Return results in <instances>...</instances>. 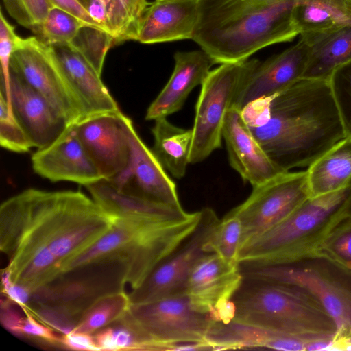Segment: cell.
I'll use <instances>...</instances> for the list:
<instances>
[{
	"instance_id": "7bdbcfd3",
	"label": "cell",
	"mask_w": 351,
	"mask_h": 351,
	"mask_svg": "<svg viewBox=\"0 0 351 351\" xmlns=\"http://www.w3.org/2000/svg\"><path fill=\"white\" fill-rule=\"evenodd\" d=\"M16 305L5 296L1 300L0 319L3 326L14 335L21 337L25 314L23 315L14 306Z\"/></svg>"
},
{
	"instance_id": "9c48e42d",
	"label": "cell",
	"mask_w": 351,
	"mask_h": 351,
	"mask_svg": "<svg viewBox=\"0 0 351 351\" xmlns=\"http://www.w3.org/2000/svg\"><path fill=\"white\" fill-rule=\"evenodd\" d=\"M259 62L247 59L221 64L210 70L201 85L195 106L190 163L202 162L221 147L225 117Z\"/></svg>"
},
{
	"instance_id": "5b68a950",
	"label": "cell",
	"mask_w": 351,
	"mask_h": 351,
	"mask_svg": "<svg viewBox=\"0 0 351 351\" xmlns=\"http://www.w3.org/2000/svg\"><path fill=\"white\" fill-rule=\"evenodd\" d=\"M351 216V182L343 189L308 197L280 223L239 250L241 267L291 263L316 253L330 232Z\"/></svg>"
},
{
	"instance_id": "8d00e7d4",
	"label": "cell",
	"mask_w": 351,
	"mask_h": 351,
	"mask_svg": "<svg viewBox=\"0 0 351 351\" xmlns=\"http://www.w3.org/2000/svg\"><path fill=\"white\" fill-rule=\"evenodd\" d=\"M88 25L99 27L110 34L108 14L102 0H51ZM112 36V35H111Z\"/></svg>"
},
{
	"instance_id": "8fae6325",
	"label": "cell",
	"mask_w": 351,
	"mask_h": 351,
	"mask_svg": "<svg viewBox=\"0 0 351 351\" xmlns=\"http://www.w3.org/2000/svg\"><path fill=\"white\" fill-rule=\"evenodd\" d=\"M310 197L305 171L283 172L255 186L228 214L241 223L240 247L276 226Z\"/></svg>"
},
{
	"instance_id": "d4e9b609",
	"label": "cell",
	"mask_w": 351,
	"mask_h": 351,
	"mask_svg": "<svg viewBox=\"0 0 351 351\" xmlns=\"http://www.w3.org/2000/svg\"><path fill=\"white\" fill-rule=\"evenodd\" d=\"M309 55L302 78L328 80L332 72L351 60V25L300 35Z\"/></svg>"
},
{
	"instance_id": "83f0119b",
	"label": "cell",
	"mask_w": 351,
	"mask_h": 351,
	"mask_svg": "<svg viewBox=\"0 0 351 351\" xmlns=\"http://www.w3.org/2000/svg\"><path fill=\"white\" fill-rule=\"evenodd\" d=\"M293 23L298 35L351 25L348 0H295Z\"/></svg>"
},
{
	"instance_id": "ac0fdd59",
	"label": "cell",
	"mask_w": 351,
	"mask_h": 351,
	"mask_svg": "<svg viewBox=\"0 0 351 351\" xmlns=\"http://www.w3.org/2000/svg\"><path fill=\"white\" fill-rule=\"evenodd\" d=\"M33 170L51 182L69 181L84 186L102 179L79 139L74 123L47 147L32 156Z\"/></svg>"
},
{
	"instance_id": "bcb514c9",
	"label": "cell",
	"mask_w": 351,
	"mask_h": 351,
	"mask_svg": "<svg viewBox=\"0 0 351 351\" xmlns=\"http://www.w3.org/2000/svg\"><path fill=\"white\" fill-rule=\"evenodd\" d=\"M339 350H351V336L339 344Z\"/></svg>"
},
{
	"instance_id": "ab89813d",
	"label": "cell",
	"mask_w": 351,
	"mask_h": 351,
	"mask_svg": "<svg viewBox=\"0 0 351 351\" xmlns=\"http://www.w3.org/2000/svg\"><path fill=\"white\" fill-rule=\"evenodd\" d=\"M23 312L25 317L21 329V337L39 340L49 346L61 348L62 334H57L56 330L39 321L29 309Z\"/></svg>"
},
{
	"instance_id": "f6af8a7d",
	"label": "cell",
	"mask_w": 351,
	"mask_h": 351,
	"mask_svg": "<svg viewBox=\"0 0 351 351\" xmlns=\"http://www.w3.org/2000/svg\"><path fill=\"white\" fill-rule=\"evenodd\" d=\"M61 348L72 350L100 351L93 334L77 332L62 334Z\"/></svg>"
},
{
	"instance_id": "603a6c76",
	"label": "cell",
	"mask_w": 351,
	"mask_h": 351,
	"mask_svg": "<svg viewBox=\"0 0 351 351\" xmlns=\"http://www.w3.org/2000/svg\"><path fill=\"white\" fill-rule=\"evenodd\" d=\"M173 57V73L147 108L146 120L167 118L179 111L192 90L202 84L215 64L203 50L177 51Z\"/></svg>"
},
{
	"instance_id": "7402d4cb",
	"label": "cell",
	"mask_w": 351,
	"mask_h": 351,
	"mask_svg": "<svg viewBox=\"0 0 351 351\" xmlns=\"http://www.w3.org/2000/svg\"><path fill=\"white\" fill-rule=\"evenodd\" d=\"M198 19V0H155L138 25L136 40L154 44L193 39Z\"/></svg>"
},
{
	"instance_id": "30bf717a",
	"label": "cell",
	"mask_w": 351,
	"mask_h": 351,
	"mask_svg": "<svg viewBox=\"0 0 351 351\" xmlns=\"http://www.w3.org/2000/svg\"><path fill=\"white\" fill-rule=\"evenodd\" d=\"M125 315L167 351L190 350L191 344L210 350L206 341L215 321L195 311L185 293L130 304Z\"/></svg>"
},
{
	"instance_id": "ee69618b",
	"label": "cell",
	"mask_w": 351,
	"mask_h": 351,
	"mask_svg": "<svg viewBox=\"0 0 351 351\" xmlns=\"http://www.w3.org/2000/svg\"><path fill=\"white\" fill-rule=\"evenodd\" d=\"M125 11L130 40H136L141 19L149 5L147 0H120Z\"/></svg>"
},
{
	"instance_id": "1f68e13d",
	"label": "cell",
	"mask_w": 351,
	"mask_h": 351,
	"mask_svg": "<svg viewBox=\"0 0 351 351\" xmlns=\"http://www.w3.org/2000/svg\"><path fill=\"white\" fill-rule=\"evenodd\" d=\"M241 236L239 218L228 213L217 223L204 244L206 253H214L232 264H239L237 258Z\"/></svg>"
},
{
	"instance_id": "7a4b0ae2",
	"label": "cell",
	"mask_w": 351,
	"mask_h": 351,
	"mask_svg": "<svg viewBox=\"0 0 351 351\" xmlns=\"http://www.w3.org/2000/svg\"><path fill=\"white\" fill-rule=\"evenodd\" d=\"M242 112L261 146L284 171L308 167L346 138L328 80L302 78Z\"/></svg>"
},
{
	"instance_id": "f35d334b",
	"label": "cell",
	"mask_w": 351,
	"mask_h": 351,
	"mask_svg": "<svg viewBox=\"0 0 351 351\" xmlns=\"http://www.w3.org/2000/svg\"><path fill=\"white\" fill-rule=\"evenodd\" d=\"M20 36L15 32L3 13L0 14V60H1V91L0 93L8 99L9 95L10 60Z\"/></svg>"
},
{
	"instance_id": "ba28073f",
	"label": "cell",
	"mask_w": 351,
	"mask_h": 351,
	"mask_svg": "<svg viewBox=\"0 0 351 351\" xmlns=\"http://www.w3.org/2000/svg\"><path fill=\"white\" fill-rule=\"evenodd\" d=\"M126 268L117 261H101L63 272L32 292L29 310L43 307L63 315L76 326L101 297L124 291Z\"/></svg>"
},
{
	"instance_id": "f546056e",
	"label": "cell",
	"mask_w": 351,
	"mask_h": 351,
	"mask_svg": "<svg viewBox=\"0 0 351 351\" xmlns=\"http://www.w3.org/2000/svg\"><path fill=\"white\" fill-rule=\"evenodd\" d=\"M130 305L129 295L125 291L104 295L83 314L71 332L93 334L121 318Z\"/></svg>"
},
{
	"instance_id": "d6986e66",
	"label": "cell",
	"mask_w": 351,
	"mask_h": 351,
	"mask_svg": "<svg viewBox=\"0 0 351 351\" xmlns=\"http://www.w3.org/2000/svg\"><path fill=\"white\" fill-rule=\"evenodd\" d=\"M229 163L252 187L285 172L268 156L249 128L242 110L233 106L222 129Z\"/></svg>"
},
{
	"instance_id": "e0dca14e",
	"label": "cell",
	"mask_w": 351,
	"mask_h": 351,
	"mask_svg": "<svg viewBox=\"0 0 351 351\" xmlns=\"http://www.w3.org/2000/svg\"><path fill=\"white\" fill-rule=\"evenodd\" d=\"M132 153L126 168L110 180L119 189L152 200L182 206L175 182L137 134L131 131Z\"/></svg>"
},
{
	"instance_id": "44dd1931",
	"label": "cell",
	"mask_w": 351,
	"mask_h": 351,
	"mask_svg": "<svg viewBox=\"0 0 351 351\" xmlns=\"http://www.w3.org/2000/svg\"><path fill=\"white\" fill-rule=\"evenodd\" d=\"M51 47L64 79L80 106L81 119L120 110L116 101L102 82L101 75L77 51L68 44Z\"/></svg>"
},
{
	"instance_id": "4316f807",
	"label": "cell",
	"mask_w": 351,
	"mask_h": 351,
	"mask_svg": "<svg viewBox=\"0 0 351 351\" xmlns=\"http://www.w3.org/2000/svg\"><path fill=\"white\" fill-rule=\"evenodd\" d=\"M154 121L152 129L154 136L152 149L163 167L174 178L181 179L190 163L193 129L177 127L167 118Z\"/></svg>"
},
{
	"instance_id": "4fadbf2b",
	"label": "cell",
	"mask_w": 351,
	"mask_h": 351,
	"mask_svg": "<svg viewBox=\"0 0 351 351\" xmlns=\"http://www.w3.org/2000/svg\"><path fill=\"white\" fill-rule=\"evenodd\" d=\"M194 232L128 294L130 304L149 302L185 293L187 279L197 263L206 254L203 246L220 220L210 208H204Z\"/></svg>"
},
{
	"instance_id": "7dc6e473",
	"label": "cell",
	"mask_w": 351,
	"mask_h": 351,
	"mask_svg": "<svg viewBox=\"0 0 351 351\" xmlns=\"http://www.w3.org/2000/svg\"><path fill=\"white\" fill-rule=\"evenodd\" d=\"M348 1L349 2L350 6H351V0H348Z\"/></svg>"
},
{
	"instance_id": "2e32d148",
	"label": "cell",
	"mask_w": 351,
	"mask_h": 351,
	"mask_svg": "<svg viewBox=\"0 0 351 351\" xmlns=\"http://www.w3.org/2000/svg\"><path fill=\"white\" fill-rule=\"evenodd\" d=\"M309 49L301 38L282 52L259 62L243 84L234 106L243 110L251 104L269 98L302 79Z\"/></svg>"
},
{
	"instance_id": "9a60e30c",
	"label": "cell",
	"mask_w": 351,
	"mask_h": 351,
	"mask_svg": "<svg viewBox=\"0 0 351 351\" xmlns=\"http://www.w3.org/2000/svg\"><path fill=\"white\" fill-rule=\"evenodd\" d=\"M77 135L101 177L112 179L128 166L132 153V120L121 110L82 119Z\"/></svg>"
},
{
	"instance_id": "3957f363",
	"label": "cell",
	"mask_w": 351,
	"mask_h": 351,
	"mask_svg": "<svg viewBox=\"0 0 351 351\" xmlns=\"http://www.w3.org/2000/svg\"><path fill=\"white\" fill-rule=\"evenodd\" d=\"M295 0H198L195 41L214 64L247 60L269 45L298 35Z\"/></svg>"
},
{
	"instance_id": "5bb4252c",
	"label": "cell",
	"mask_w": 351,
	"mask_h": 351,
	"mask_svg": "<svg viewBox=\"0 0 351 351\" xmlns=\"http://www.w3.org/2000/svg\"><path fill=\"white\" fill-rule=\"evenodd\" d=\"M244 278L239 264H232L219 255L208 253L195 265L187 279L184 293L191 307L217 322H231L233 298Z\"/></svg>"
},
{
	"instance_id": "52a82bcc",
	"label": "cell",
	"mask_w": 351,
	"mask_h": 351,
	"mask_svg": "<svg viewBox=\"0 0 351 351\" xmlns=\"http://www.w3.org/2000/svg\"><path fill=\"white\" fill-rule=\"evenodd\" d=\"M241 269L244 280L292 285L311 293L336 324L337 350L351 336V269L318 254L286 264Z\"/></svg>"
},
{
	"instance_id": "d590c367",
	"label": "cell",
	"mask_w": 351,
	"mask_h": 351,
	"mask_svg": "<svg viewBox=\"0 0 351 351\" xmlns=\"http://www.w3.org/2000/svg\"><path fill=\"white\" fill-rule=\"evenodd\" d=\"M315 254L351 269V216L341 221L330 232Z\"/></svg>"
},
{
	"instance_id": "4dcf8cb0",
	"label": "cell",
	"mask_w": 351,
	"mask_h": 351,
	"mask_svg": "<svg viewBox=\"0 0 351 351\" xmlns=\"http://www.w3.org/2000/svg\"><path fill=\"white\" fill-rule=\"evenodd\" d=\"M85 25L88 24L70 12L54 6L43 23L31 30L49 45H67Z\"/></svg>"
},
{
	"instance_id": "b9f144b4",
	"label": "cell",
	"mask_w": 351,
	"mask_h": 351,
	"mask_svg": "<svg viewBox=\"0 0 351 351\" xmlns=\"http://www.w3.org/2000/svg\"><path fill=\"white\" fill-rule=\"evenodd\" d=\"M1 293L23 311L29 309L32 291L27 287L16 283L10 278V273L4 268L1 270Z\"/></svg>"
},
{
	"instance_id": "f1b7e54d",
	"label": "cell",
	"mask_w": 351,
	"mask_h": 351,
	"mask_svg": "<svg viewBox=\"0 0 351 351\" xmlns=\"http://www.w3.org/2000/svg\"><path fill=\"white\" fill-rule=\"evenodd\" d=\"M93 335L100 351H167L163 345L154 341L125 315Z\"/></svg>"
},
{
	"instance_id": "ffe728a7",
	"label": "cell",
	"mask_w": 351,
	"mask_h": 351,
	"mask_svg": "<svg viewBox=\"0 0 351 351\" xmlns=\"http://www.w3.org/2000/svg\"><path fill=\"white\" fill-rule=\"evenodd\" d=\"M6 101L37 149L51 145L69 125L39 93L12 71Z\"/></svg>"
},
{
	"instance_id": "cb8c5ba5",
	"label": "cell",
	"mask_w": 351,
	"mask_h": 351,
	"mask_svg": "<svg viewBox=\"0 0 351 351\" xmlns=\"http://www.w3.org/2000/svg\"><path fill=\"white\" fill-rule=\"evenodd\" d=\"M310 341L261 327L230 322H214L206 338L210 350L268 348L304 351Z\"/></svg>"
},
{
	"instance_id": "836d02e7",
	"label": "cell",
	"mask_w": 351,
	"mask_h": 351,
	"mask_svg": "<svg viewBox=\"0 0 351 351\" xmlns=\"http://www.w3.org/2000/svg\"><path fill=\"white\" fill-rule=\"evenodd\" d=\"M0 145L14 152L25 153L33 147L28 135L15 117L12 108L0 94Z\"/></svg>"
},
{
	"instance_id": "8992f818",
	"label": "cell",
	"mask_w": 351,
	"mask_h": 351,
	"mask_svg": "<svg viewBox=\"0 0 351 351\" xmlns=\"http://www.w3.org/2000/svg\"><path fill=\"white\" fill-rule=\"evenodd\" d=\"M233 298L231 322L263 328L308 341H335L336 324L317 299L292 285L247 280Z\"/></svg>"
},
{
	"instance_id": "7c38bea8",
	"label": "cell",
	"mask_w": 351,
	"mask_h": 351,
	"mask_svg": "<svg viewBox=\"0 0 351 351\" xmlns=\"http://www.w3.org/2000/svg\"><path fill=\"white\" fill-rule=\"evenodd\" d=\"M10 71L39 93L69 125L82 119L52 47L37 36L19 37L11 57Z\"/></svg>"
},
{
	"instance_id": "d6a6232c",
	"label": "cell",
	"mask_w": 351,
	"mask_h": 351,
	"mask_svg": "<svg viewBox=\"0 0 351 351\" xmlns=\"http://www.w3.org/2000/svg\"><path fill=\"white\" fill-rule=\"evenodd\" d=\"M68 45L77 51L101 75L106 53L114 45V40L104 29L85 25Z\"/></svg>"
},
{
	"instance_id": "484cf974",
	"label": "cell",
	"mask_w": 351,
	"mask_h": 351,
	"mask_svg": "<svg viewBox=\"0 0 351 351\" xmlns=\"http://www.w3.org/2000/svg\"><path fill=\"white\" fill-rule=\"evenodd\" d=\"M306 173L310 197L346 186L351 182V138L338 142L311 164Z\"/></svg>"
},
{
	"instance_id": "6da1fadb",
	"label": "cell",
	"mask_w": 351,
	"mask_h": 351,
	"mask_svg": "<svg viewBox=\"0 0 351 351\" xmlns=\"http://www.w3.org/2000/svg\"><path fill=\"white\" fill-rule=\"evenodd\" d=\"M116 219L80 191L28 189L1 205L0 249L16 269L51 258L62 267Z\"/></svg>"
},
{
	"instance_id": "e575fe53",
	"label": "cell",
	"mask_w": 351,
	"mask_h": 351,
	"mask_svg": "<svg viewBox=\"0 0 351 351\" xmlns=\"http://www.w3.org/2000/svg\"><path fill=\"white\" fill-rule=\"evenodd\" d=\"M328 82L346 137L351 138V60L336 69Z\"/></svg>"
},
{
	"instance_id": "277c9868",
	"label": "cell",
	"mask_w": 351,
	"mask_h": 351,
	"mask_svg": "<svg viewBox=\"0 0 351 351\" xmlns=\"http://www.w3.org/2000/svg\"><path fill=\"white\" fill-rule=\"evenodd\" d=\"M200 217L201 210L189 213L182 206L158 215L117 217L106 234L64 263L62 272L117 261L125 265L126 282L134 289L194 232Z\"/></svg>"
},
{
	"instance_id": "60d3db41",
	"label": "cell",
	"mask_w": 351,
	"mask_h": 351,
	"mask_svg": "<svg viewBox=\"0 0 351 351\" xmlns=\"http://www.w3.org/2000/svg\"><path fill=\"white\" fill-rule=\"evenodd\" d=\"M106 9L110 34L114 45L130 40L128 21L120 0H102Z\"/></svg>"
},
{
	"instance_id": "74e56055",
	"label": "cell",
	"mask_w": 351,
	"mask_h": 351,
	"mask_svg": "<svg viewBox=\"0 0 351 351\" xmlns=\"http://www.w3.org/2000/svg\"><path fill=\"white\" fill-rule=\"evenodd\" d=\"M8 14L30 30L40 25L54 7L51 0H3Z\"/></svg>"
}]
</instances>
